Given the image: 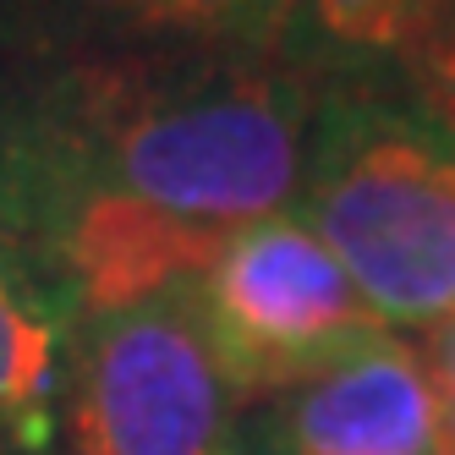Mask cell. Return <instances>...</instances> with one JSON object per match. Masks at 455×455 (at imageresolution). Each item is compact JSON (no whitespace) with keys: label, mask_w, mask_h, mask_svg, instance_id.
Returning a JSON list of instances; mask_svg holds the SVG:
<instances>
[{"label":"cell","mask_w":455,"mask_h":455,"mask_svg":"<svg viewBox=\"0 0 455 455\" xmlns=\"http://www.w3.org/2000/svg\"><path fill=\"white\" fill-rule=\"evenodd\" d=\"M50 220L72 192H105L165 220L236 236L285 214L307 181V93L247 60L77 67L34 93Z\"/></svg>","instance_id":"obj_1"},{"label":"cell","mask_w":455,"mask_h":455,"mask_svg":"<svg viewBox=\"0 0 455 455\" xmlns=\"http://www.w3.org/2000/svg\"><path fill=\"white\" fill-rule=\"evenodd\" d=\"M302 204L384 330L455 318V143L389 110L335 116L307 159Z\"/></svg>","instance_id":"obj_2"},{"label":"cell","mask_w":455,"mask_h":455,"mask_svg":"<svg viewBox=\"0 0 455 455\" xmlns=\"http://www.w3.org/2000/svg\"><path fill=\"white\" fill-rule=\"evenodd\" d=\"M187 307L236 395H285L389 335L297 209L242 225Z\"/></svg>","instance_id":"obj_3"},{"label":"cell","mask_w":455,"mask_h":455,"mask_svg":"<svg viewBox=\"0 0 455 455\" xmlns=\"http://www.w3.org/2000/svg\"><path fill=\"white\" fill-rule=\"evenodd\" d=\"M236 389L187 291L83 313L67 368V455H225Z\"/></svg>","instance_id":"obj_4"},{"label":"cell","mask_w":455,"mask_h":455,"mask_svg":"<svg viewBox=\"0 0 455 455\" xmlns=\"http://www.w3.org/2000/svg\"><path fill=\"white\" fill-rule=\"evenodd\" d=\"M280 455H444V401L417 346L379 335L285 389Z\"/></svg>","instance_id":"obj_5"},{"label":"cell","mask_w":455,"mask_h":455,"mask_svg":"<svg viewBox=\"0 0 455 455\" xmlns=\"http://www.w3.org/2000/svg\"><path fill=\"white\" fill-rule=\"evenodd\" d=\"M297 0H28V12L83 39L247 50L291 28Z\"/></svg>","instance_id":"obj_6"},{"label":"cell","mask_w":455,"mask_h":455,"mask_svg":"<svg viewBox=\"0 0 455 455\" xmlns=\"http://www.w3.org/2000/svg\"><path fill=\"white\" fill-rule=\"evenodd\" d=\"M55 395L60 335L34 297V280L0 269V444H44Z\"/></svg>","instance_id":"obj_7"},{"label":"cell","mask_w":455,"mask_h":455,"mask_svg":"<svg viewBox=\"0 0 455 455\" xmlns=\"http://www.w3.org/2000/svg\"><path fill=\"white\" fill-rule=\"evenodd\" d=\"M50 252V165L34 116V93H12L0 77V269H44ZM34 280V275H28Z\"/></svg>","instance_id":"obj_8"},{"label":"cell","mask_w":455,"mask_h":455,"mask_svg":"<svg viewBox=\"0 0 455 455\" xmlns=\"http://www.w3.org/2000/svg\"><path fill=\"white\" fill-rule=\"evenodd\" d=\"M291 22H302L313 50L340 67L411 60L417 44L444 22V0H297Z\"/></svg>","instance_id":"obj_9"},{"label":"cell","mask_w":455,"mask_h":455,"mask_svg":"<svg viewBox=\"0 0 455 455\" xmlns=\"http://www.w3.org/2000/svg\"><path fill=\"white\" fill-rule=\"evenodd\" d=\"M417 88H422V105H428V116L444 126V132L455 138V17H444L428 39L417 44V55L406 60Z\"/></svg>","instance_id":"obj_10"},{"label":"cell","mask_w":455,"mask_h":455,"mask_svg":"<svg viewBox=\"0 0 455 455\" xmlns=\"http://www.w3.org/2000/svg\"><path fill=\"white\" fill-rule=\"evenodd\" d=\"M417 356L428 363V373H434V384H439V395H455V318L434 323V330H422Z\"/></svg>","instance_id":"obj_11"}]
</instances>
